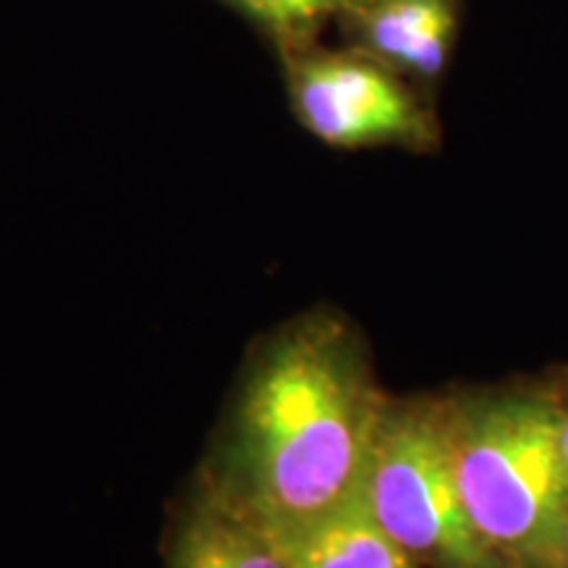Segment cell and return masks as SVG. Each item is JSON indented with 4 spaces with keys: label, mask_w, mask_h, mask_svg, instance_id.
<instances>
[{
    "label": "cell",
    "mask_w": 568,
    "mask_h": 568,
    "mask_svg": "<svg viewBox=\"0 0 568 568\" xmlns=\"http://www.w3.org/2000/svg\"><path fill=\"white\" fill-rule=\"evenodd\" d=\"M385 403L351 326L297 318L247 366L205 477L290 542L358 497Z\"/></svg>",
    "instance_id": "6da1fadb"
},
{
    "label": "cell",
    "mask_w": 568,
    "mask_h": 568,
    "mask_svg": "<svg viewBox=\"0 0 568 568\" xmlns=\"http://www.w3.org/2000/svg\"><path fill=\"white\" fill-rule=\"evenodd\" d=\"M450 403L460 500L506 568H568V464L560 406L539 395Z\"/></svg>",
    "instance_id": "7a4b0ae2"
},
{
    "label": "cell",
    "mask_w": 568,
    "mask_h": 568,
    "mask_svg": "<svg viewBox=\"0 0 568 568\" xmlns=\"http://www.w3.org/2000/svg\"><path fill=\"white\" fill-rule=\"evenodd\" d=\"M376 527L418 566L506 568L460 500L447 400H387L361 479Z\"/></svg>",
    "instance_id": "3957f363"
},
{
    "label": "cell",
    "mask_w": 568,
    "mask_h": 568,
    "mask_svg": "<svg viewBox=\"0 0 568 568\" xmlns=\"http://www.w3.org/2000/svg\"><path fill=\"white\" fill-rule=\"evenodd\" d=\"M276 61L290 111L324 145L339 151L437 145L439 126L424 92L374 55L314 42L276 53Z\"/></svg>",
    "instance_id": "277c9868"
},
{
    "label": "cell",
    "mask_w": 568,
    "mask_h": 568,
    "mask_svg": "<svg viewBox=\"0 0 568 568\" xmlns=\"http://www.w3.org/2000/svg\"><path fill=\"white\" fill-rule=\"evenodd\" d=\"M460 6L464 0H358L337 27L345 45L374 55L429 92L450 67Z\"/></svg>",
    "instance_id": "5b68a950"
},
{
    "label": "cell",
    "mask_w": 568,
    "mask_h": 568,
    "mask_svg": "<svg viewBox=\"0 0 568 568\" xmlns=\"http://www.w3.org/2000/svg\"><path fill=\"white\" fill-rule=\"evenodd\" d=\"M169 568H295L287 542L205 477L176 524Z\"/></svg>",
    "instance_id": "8992f818"
},
{
    "label": "cell",
    "mask_w": 568,
    "mask_h": 568,
    "mask_svg": "<svg viewBox=\"0 0 568 568\" xmlns=\"http://www.w3.org/2000/svg\"><path fill=\"white\" fill-rule=\"evenodd\" d=\"M295 568H418L400 545L376 527L361 500L326 516L287 542Z\"/></svg>",
    "instance_id": "52a82bcc"
},
{
    "label": "cell",
    "mask_w": 568,
    "mask_h": 568,
    "mask_svg": "<svg viewBox=\"0 0 568 568\" xmlns=\"http://www.w3.org/2000/svg\"><path fill=\"white\" fill-rule=\"evenodd\" d=\"M245 19L274 53L322 42L326 24L343 17L358 0H216Z\"/></svg>",
    "instance_id": "ba28073f"
},
{
    "label": "cell",
    "mask_w": 568,
    "mask_h": 568,
    "mask_svg": "<svg viewBox=\"0 0 568 568\" xmlns=\"http://www.w3.org/2000/svg\"><path fill=\"white\" fill-rule=\"evenodd\" d=\"M560 447H564V456L568 464V403L560 406Z\"/></svg>",
    "instance_id": "9c48e42d"
}]
</instances>
